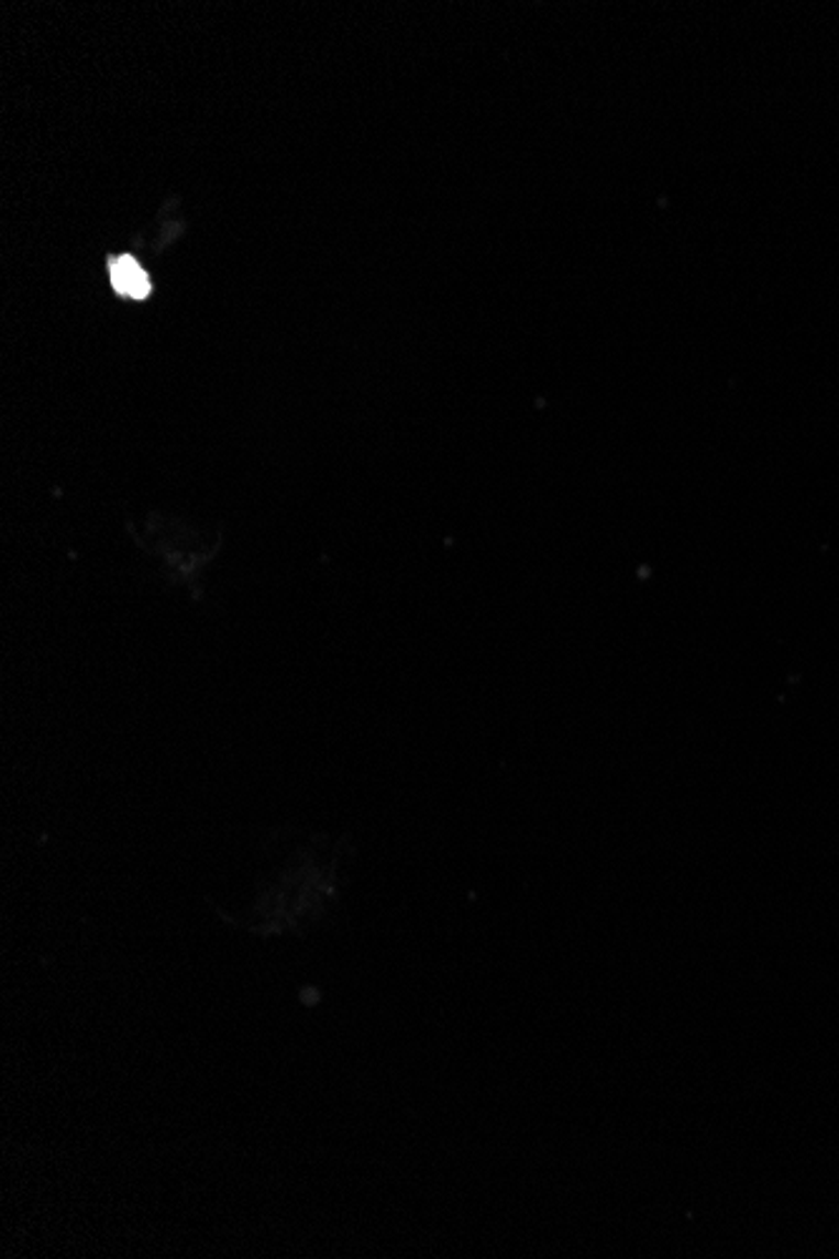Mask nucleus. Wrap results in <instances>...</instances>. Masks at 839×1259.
Listing matches in <instances>:
<instances>
[{
	"label": "nucleus",
	"mask_w": 839,
	"mask_h": 1259,
	"mask_svg": "<svg viewBox=\"0 0 839 1259\" xmlns=\"http://www.w3.org/2000/svg\"><path fill=\"white\" fill-rule=\"evenodd\" d=\"M111 285L119 295L131 299H146L152 295V279L134 257H119L111 262Z\"/></svg>",
	"instance_id": "f257e3e1"
}]
</instances>
